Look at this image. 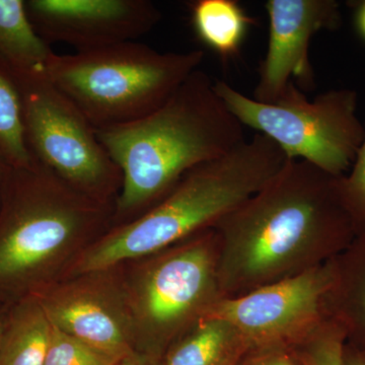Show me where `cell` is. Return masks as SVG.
I'll return each instance as SVG.
<instances>
[{"mask_svg": "<svg viewBox=\"0 0 365 365\" xmlns=\"http://www.w3.org/2000/svg\"><path fill=\"white\" fill-rule=\"evenodd\" d=\"M237 365H302L292 346H265L251 348Z\"/></svg>", "mask_w": 365, "mask_h": 365, "instance_id": "22", "label": "cell"}, {"mask_svg": "<svg viewBox=\"0 0 365 365\" xmlns=\"http://www.w3.org/2000/svg\"><path fill=\"white\" fill-rule=\"evenodd\" d=\"M213 228L223 299L318 267L356 235L340 177L302 160H287L264 188Z\"/></svg>", "mask_w": 365, "mask_h": 365, "instance_id": "1", "label": "cell"}, {"mask_svg": "<svg viewBox=\"0 0 365 365\" xmlns=\"http://www.w3.org/2000/svg\"><path fill=\"white\" fill-rule=\"evenodd\" d=\"M344 330L335 319H327L295 346L302 365H343Z\"/></svg>", "mask_w": 365, "mask_h": 365, "instance_id": "19", "label": "cell"}, {"mask_svg": "<svg viewBox=\"0 0 365 365\" xmlns=\"http://www.w3.org/2000/svg\"><path fill=\"white\" fill-rule=\"evenodd\" d=\"M11 169V165L7 162L6 158L4 157L2 150H0V182L6 181Z\"/></svg>", "mask_w": 365, "mask_h": 365, "instance_id": "26", "label": "cell"}, {"mask_svg": "<svg viewBox=\"0 0 365 365\" xmlns=\"http://www.w3.org/2000/svg\"><path fill=\"white\" fill-rule=\"evenodd\" d=\"M113 270L72 276L36 297L53 326L122 359L135 352V327L124 281Z\"/></svg>", "mask_w": 365, "mask_h": 365, "instance_id": "10", "label": "cell"}, {"mask_svg": "<svg viewBox=\"0 0 365 365\" xmlns=\"http://www.w3.org/2000/svg\"><path fill=\"white\" fill-rule=\"evenodd\" d=\"M332 260L307 272L222 299L205 317L225 319L249 345L295 346L331 318Z\"/></svg>", "mask_w": 365, "mask_h": 365, "instance_id": "9", "label": "cell"}, {"mask_svg": "<svg viewBox=\"0 0 365 365\" xmlns=\"http://www.w3.org/2000/svg\"><path fill=\"white\" fill-rule=\"evenodd\" d=\"M343 365H365V355L345 343L343 350Z\"/></svg>", "mask_w": 365, "mask_h": 365, "instance_id": "25", "label": "cell"}, {"mask_svg": "<svg viewBox=\"0 0 365 365\" xmlns=\"http://www.w3.org/2000/svg\"><path fill=\"white\" fill-rule=\"evenodd\" d=\"M189 7L197 39L225 63L241 53L257 23L237 0H196Z\"/></svg>", "mask_w": 365, "mask_h": 365, "instance_id": "16", "label": "cell"}, {"mask_svg": "<svg viewBox=\"0 0 365 365\" xmlns=\"http://www.w3.org/2000/svg\"><path fill=\"white\" fill-rule=\"evenodd\" d=\"M332 263L329 312L344 330L346 344L365 355V230Z\"/></svg>", "mask_w": 365, "mask_h": 365, "instance_id": "13", "label": "cell"}, {"mask_svg": "<svg viewBox=\"0 0 365 365\" xmlns=\"http://www.w3.org/2000/svg\"><path fill=\"white\" fill-rule=\"evenodd\" d=\"M287 162L277 144L255 134L222 157L197 165L153 207L95 240L69 275L116 268L212 228L264 188Z\"/></svg>", "mask_w": 365, "mask_h": 365, "instance_id": "3", "label": "cell"}, {"mask_svg": "<svg viewBox=\"0 0 365 365\" xmlns=\"http://www.w3.org/2000/svg\"><path fill=\"white\" fill-rule=\"evenodd\" d=\"M52 325L36 295L26 300L4 324L0 365H44Z\"/></svg>", "mask_w": 365, "mask_h": 365, "instance_id": "17", "label": "cell"}, {"mask_svg": "<svg viewBox=\"0 0 365 365\" xmlns=\"http://www.w3.org/2000/svg\"><path fill=\"white\" fill-rule=\"evenodd\" d=\"M249 349L228 322L208 317L175 340L158 365H237Z\"/></svg>", "mask_w": 365, "mask_h": 365, "instance_id": "14", "label": "cell"}, {"mask_svg": "<svg viewBox=\"0 0 365 365\" xmlns=\"http://www.w3.org/2000/svg\"><path fill=\"white\" fill-rule=\"evenodd\" d=\"M216 93L244 127L267 137L288 160H302L335 177L349 172L365 136L352 88L323 91L313 100L294 81L272 103H261L227 81Z\"/></svg>", "mask_w": 365, "mask_h": 365, "instance_id": "7", "label": "cell"}, {"mask_svg": "<svg viewBox=\"0 0 365 365\" xmlns=\"http://www.w3.org/2000/svg\"><path fill=\"white\" fill-rule=\"evenodd\" d=\"M9 178L16 192L0 228L1 281L56 276L114 217L115 204L79 193L35 158Z\"/></svg>", "mask_w": 365, "mask_h": 365, "instance_id": "4", "label": "cell"}, {"mask_svg": "<svg viewBox=\"0 0 365 365\" xmlns=\"http://www.w3.org/2000/svg\"><path fill=\"white\" fill-rule=\"evenodd\" d=\"M124 283L135 327V352L160 359L223 299L215 228L146 257Z\"/></svg>", "mask_w": 365, "mask_h": 365, "instance_id": "6", "label": "cell"}, {"mask_svg": "<svg viewBox=\"0 0 365 365\" xmlns=\"http://www.w3.org/2000/svg\"><path fill=\"white\" fill-rule=\"evenodd\" d=\"M120 360L52 325L44 365H117Z\"/></svg>", "mask_w": 365, "mask_h": 365, "instance_id": "20", "label": "cell"}, {"mask_svg": "<svg viewBox=\"0 0 365 365\" xmlns=\"http://www.w3.org/2000/svg\"><path fill=\"white\" fill-rule=\"evenodd\" d=\"M16 81L33 158L79 193L115 204L122 186L121 170L85 115L47 76Z\"/></svg>", "mask_w": 365, "mask_h": 365, "instance_id": "8", "label": "cell"}, {"mask_svg": "<svg viewBox=\"0 0 365 365\" xmlns=\"http://www.w3.org/2000/svg\"><path fill=\"white\" fill-rule=\"evenodd\" d=\"M117 365H158V359L138 352H132L120 360Z\"/></svg>", "mask_w": 365, "mask_h": 365, "instance_id": "24", "label": "cell"}, {"mask_svg": "<svg viewBox=\"0 0 365 365\" xmlns=\"http://www.w3.org/2000/svg\"><path fill=\"white\" fill-rule=\"evenodd\" d=\"M54 55L34 26L26 1L0 0V59L14 78L46 76Z\"/></svg>", "mask_w": 365, "mask_h": 365, "instance_id": "15", "label": "cell"}, {"mask_svg": "<svg viewBox=\"0 0 365 365\" xmlns=\"http://www.w3.org/2000/svg\"><path fill=\"white\" fill-rule=\"evenodd\" d=\"M26 11L48 43H66L76 52L136 41L162 21L150 0H29Z\"/></svg>", "mask_w": 365, "mask_h": 365, "instance_id": "12", "label": "cell"}, {"mask_svg": "<svg viewBox=\"0 0 365 365\" xmlns=\"http://www.w3.org/2000/svg\"><path fill=\"white\" fill-rule=\"evenodd\" d=\"M352 9V24L357 37L365 44V0L350 1Z\"/></svg>", "mask_w": 365, "mask_h": 365, "instance_id": "23", "label": "cell"}, {"mask_svg": "<svg viewBox=\"0 0 365 365\" xmlns=\"http://www.w3.org/2000/svg\"><path fill=\"white\" fill-rule=\"evenodd\" d=\"M4 324H6V322L0 319V339H1L2 333H4Z\"/></svg>", "mask_w": 365, "mask_h": 365, "instance_id": "27", "label": "cell"}, {"mask_svg": "<svg viewBox=\"0 0 365 365\" xmlns=\"http://www.w3.org/2000/svg\"><path fill=\"white\" fill-rule=\"evenodd\" d=\"M346 208L351 216L356 235L365 230V136L349 172L340 177Z\"/></svg>", "mask_w": 365, "mask_h": 365, "instance_id": "21", "label": "cell"}, {"mask_svg": "<svg viewBox=\"0 0 365 365\" xmlns=\"http://www.w3.org/2000/svg\"><path fill=\"white\" fill-rule=\"evenodd\" d=\"M267 50L259 67L254 100L272 103L294 83L304 93L316 88L309 57L314 35L335 31L342 24L336 0H268Z\"/></svg>", "mask_w": 365, "mask_h": 365, "instance_id": "11", "label": "cell"}, {"mask_svg": "<svg viewBox=\"0 0 365 365\" xmlns=\"http://www.w3.org/2000/svg\"><path fill=\"white\" fill-rule=\"evenodd\" d=\"M97 131L122 173L113 222H129L153 207L197 165L246 140L215 81L194 71L160 109L133 123Z\"/></svg>", "mask_w": 365, "mask_h": 365, "instance_id": "2", "label": "cell"}, {"mask_svg": "<svg viewBox=\"0 0 365 365\" xmlns=\"http://www.w3.org/2000/svg\"><path fill=\"white\" fill-rule=\"evenodd\" d=\"M204 57L200 49L160 52L132 41L73 54L54 53L46 76L96 130H103L157 111Z\"/></svg>", "mask_w": 365, "mask_h": 365, "instance_id": "5", "label": "cell"}, {"mask_svg": "<svg viewBox=\"0 0 365 365\" xmlns=\"http://www.w3.org/2000/svg\"><path fill=\"white\" fill-rule=\"evenodd\" d=\"M0 150L11 167H28L34 158L26 140L20 88L0 59Z\"/></svg>", "mask_w": 365, "mask_h": 365, "instance_id": "18", "label": "cell"}]
</instances>
